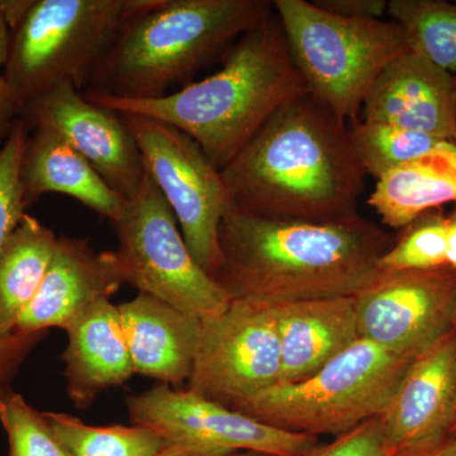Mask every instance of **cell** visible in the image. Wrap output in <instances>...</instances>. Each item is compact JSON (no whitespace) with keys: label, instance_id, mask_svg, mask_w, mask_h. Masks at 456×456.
<instances>
[{"label":"cell","instance_id":"6da1fadb","mask_svg":"<svg viewBox=\"0 0 456 456\" xmlns=\"http://www.w3.org/2000/svg\"><path fill=\"white\" fill-rule=\"evenodd\" d=\"M395 236L362 216L332 221L259 217L227 207L213 279L230 299L279 305L356 297L380 274Z\"/></svg>","mask_w":456,"mask_h":456},{"label":"cell","instance_id":"7a4b0ae2","mask_svg":"<svg viewBox=\"0 0 456 456\" xmlns=\"http://www.w3.org/2000/svg\"><path fill=\"white\" fill-rule=\"evenodd\" d=\"M221 173L231 208L303 221L358 216L367 176L346 121L311 93L273 114Z\"/></svg>","mask_w":456,"mask_h":456},{"label":"cell","instance_id":"3957f363","mask_svg":"<svg viewBox=\"0 0 456 456\" xmlns=\"http://www.w3.org/2000/svg\"><path fill=\"white\" fill-rule=\"evenodd\" d=\"M307 93L272 7L228 47L221 70L200 82L143 101L83 94L117 112L174 126L196 141L222 171L273 114Z\"/></svg>","mask_w":456,"mask_h":456},{"label":"cell","instance_id":"277c9868","mask_svg":"<svg viewBox=\"0 0 456 456\" xmlns=\"http://www.w3.org/2000/svg\"><path fill=\"white\" fill-rule=\"evenodd\" d=\"M269 0H160L132 17L84 94L156 99L191 80L272 9Z\"/></svg>","mask_w":456,"mask_h":456},{"label":"cell","instance_id":"5b68a950","mask_svg":"<svg viewBox=\"0 0 456 456\" xmlns=\"http://www.w3.org/2000/svg\"><path fill=\"white\" fill-rule=\"evenodd\" d=\"M160 0H32L9 29L4 66L18 112L61 83L80 92L132 17Z\"/></svg>","mask_w":456,"mask_h":456},{"label":"cell","instance_id":"8992f818","mask_svg":"<svg viewBox=\"0 0 456 456\" xmlns=\"http://www.w3.org/2000/svg\"><path fill=\"white\" fill-rule=\"evenodd\" d=\"M419 354L359 338L307 379L274 384L232 410L281 430L338 437L382 415Z\"/></svg>","mask_w":456,"mask_h":456},{"label":"cell","instance_id":"52a82bcc","mask_svg":"<svg viewBox=\"0 0 456 456\" xmlns=\"http://www.w3.org/2000/svg\"><path fill=\"white\" fill-rule=\"evenodd\" d=\"M273 8L308 92L344 121H358L377 77L411 50L392 20L336 16L308 0H274Z\"/></svg>","mask_w":456,"mask_h":456},{"label":"cell","instance_id":"ba28073f","mask_svg":"<svg viewBox=\"0 0 456 456\" xmlns=\"http://www.w3.org/2000/svg\"><path fill=\"white\" fill-rule=\"evenodd\" d=\"M112 226L126 284L200 320L226 307L230 299L194 259L173 209L147 171Z\"/></svg>","mask_w":456,"mask_h":456},{"label":"cell","instance_id":"9c48e42d","mask_svg":"<svg viewBox=\"0 0 456 456\" xmlns=\"http://www.w3.org/2000/svg\"><path fill=\"white\" fill-rule=\"evenodd\" d=\"M119 113L136 140L147 174L173 209L189 250L213 278L220 266L218 232L228 207L221 170L196 141L174 126Z\"/></svg>","mask_w":456,"mask_h":456},{"label":"cell","instance_id":"30bf717a","mask_svg":"<svg viewBox=\"0 0 456 456\" xmlns=\"http://www.w3.org/2000/svg\"><path fill=\"white\" fill-rule=\"evenodd\" d=\"M126 404L132 425L150 428L167 446L189 456H227L241 452L307 456L317 446L316 436L273 428L164 383L130 395Z\"/></svg>","mask_w":456,"mask_h":456},{"label":"cell","instance_id":"8fae6325","mask_svg":"<svg viewBox=\"0 0 456 456\" xmlns=\"http://www.w3.org/2000/svg\"><path fill=\"white\" fill-rule=\"evenodd\" d=\"M281 379L274 307L254 299H231L200 320V334L187 391L232 408Z\"/></svg>","mask_w":456,"mask_h":456},{"label":"cell","instance_id":"7c38bea8","mask_svg":"<svg viewBox=\"0 0 456 456\" xmlns=\"http://www.w3.org/2000/svg\"><path fill=\"white\" fill-rule=\"evenodd\" d=\"M354 299L360 338L419 354L456 326V270H380Z\"/></svg>","mask_w":456,"mask_h":456},{"label":"cell","instance_id":"4fadbf2b","mask_svg":"<svg viewBox=\"0 0 456 456\" xmlns=\"http://www.w3.org/2000/svg\"><path fill=\"white\" fill-rule=\"evenodd\" d=\"M20 119L28 131L45 128L61 136L123 200L136 196L146 169L121 113L99 106L70 83H61L26 104Z\"/></svg>","mask_w":456,"mask_h":456},{"label":"cell","instance_id":"5bb4252c","mask_svg":"<svg viewBox=\"0 0 456 456\" xmlns=\"http://www.w3.org/2000/svg\"><path fill=\"white\" fill-rule=\"evenodd\" d=\"M389 456L431 448L456 431V326L422 350L379 416Z\"/></svg>","mask_w":456,"mask_h":456},{"label":"cell","instance_id":"9a60e30c","mask_svg":"<svg viewBox=\"0 0 456 456\" xmlns=\"http://www.w3.org/2000/svg\"><path fill=\"white\" fill-rule=\"evenodd\" d=\"M126 284L114 250L97 251L89 240L60 236L46 275L18 320L16 332L68 331L95 305L110 298Z\"/></svg>","mask_w":456,"mask_h":456},{"label":"cell","instance_id":"2e32d148","mask_svg":"<svg viewBox=\"0 0 456 456\" xmlns=\"http://www.w3.org/2000/svg\"><path fill=\"white\" fill-rule=\"evenodd\" d=\"M362 121L419 132L444 141L456 134L455 77L417 51L393 60L362 104Z\"/></svg>","mask_w":456,"mask_h":456},{"label":"cell","instance_id":"e0dca14e","mask_svg":"<svg viewBox=\"0 0 456 456\" xmlns=\"http://www.w3.org/2000/svg\"><path fill=\"white\" fill-rule=\"evenodd\" d=\"M118 310L136 374L175 388L187 383L200 341V318L145 293Z\"/></svg>","mask_w":456,"mask_h":456},{"label":"cell","instance_id":"ac0fdd59","mask_svg":"<svg viewBox=\"0 0 456 456\" xmlns=\"http://www.w3.org/2000/svg\"><path fill=\"white\" fill-rule=\"evenodd\" d=\"M355 297L279 303L274 307L281 379L297 383L359 340Z\"/></svg>","mask_w":456,"mask_h":456},{"label":"cell","instance_id":"d6986e66","mask_svg":"<svg viewBox=\"0 0 456 456\" xmlns=\"http://www.w3.org/2000/svg\"><path fill=\"white\" fill-rule=\"evenodd\" d=\"M20 182L26 209L45 194L60 193L114 224L127 203L73 146L45 128L29 131L20 158Z\"/></svg>","mask_w":456,"mask_h":456},{"label":"cell","instance_id":"ffe728a7","mask_svg":"<svg viewBox=\"0 0 456 456\" xmlns=\"http://www.w3.org/2000/svg\"><path fill=\"white\" fill-rule=\"evenodd\" d=\"M66 334L68 346L61 355L66 393L77 410L92 406L102 393L136 374L118 305L112 302L95 305Z\"/></svg>","mask_w":456,"mask_h":456},{"label":"cell","instance_id":"44dd1931","mask_svg":"<svg viewBox=\"0 0 456 456\" xmlns=\"http://www.w3.org/2000/svg\"><path fill=\"white\" fill-rule=\"evenodd\" d=\"M368 203L384 224L403 230L417 218L456 204V143L443 141L377 180Z\"/></svg>","mask_w":456,"mask_h":456},{"label":"cell","instance_id":"7402d4cb","mask_svg":"<svg viewBox=\"0 0 456 456\" xmlns=\"http://www.w3.org/2000/svg\"><path fill=\"white\" fill-rule=\"evenodd\" d=\"M56 233L26 213L0 248V338L16 334L18 320L46 275Z\"/></svg>","mask_w":456,"mask_h":456},{"label":"cell","instance_id":"603a6c76","mask_svg":"<svg viewBox=\"0 0 456 456\" xmlns=\"http://www.w3.org/2000/svg\"><path fill=\"white\" fill-rule=\"evenodd\" d=\"M28 134L25 123L18 119L7 142L0 150V248L27 213L20 188V167ZM46 335L47 332H16L9 338H0V386L11 384L29 354Z\"/></svg>","mask_w":456,"mask_h":456},{"label":"cell","instance_id":"cb8c5ba5","mask_svg":"<svg viewBox=\"0 0 456 456\" xmlns=\"http://www.w3.org/2000/svg\"><path fill=\"white\" fill-rule=\"evenodd\" d=\"M388 16L406 35L411 50L456 75V3L389 0Z\"/></svg>","mask_w":456,"mask_h":456},{"label":"cell","instance_id":"d4e9b609","mask_svg":"<svg viewBox=\"0 0 456 456\" xmlns=\"http://www.w3.org/2000/svg\"><path fill=\"white\" fill-rule=\"evenodd\" d=\"M44 415L70 456H156L167 446L143 426H92L68 413Z\"/></svg>","mask_w":456,"mask_h":456},{"label":"cell","instance_id":"484cf974","mask_svg":"<svg viewBox=\"0 0 456 456\" xmlns=\"http://www.w3.org/2000/svg\"><path fill=\"white\" fill-rule=\"evenodd\" d=\"M350 134L362 169L377 180L426 154L444 141L419 132L362 119L351 123Z\"/></svg>","mask_w":456,"mask_h":456},{"label":"cell","instance_id":"4316f807","mask_svg":"<svg viewBox=\"0 0 456 456\" xmlns=\"http://www.w3.org/2000/svg\"><path fill=\"white\" fill-rule=\"evenodd\" d=\"M0 424L8 437L7 456H70L44 412L11 384L0 386Z\"/></svg>","mask_w":456,"mask_h":456},{"label":"cell","instance_id":"83f0119b","mask_svg":"<svg viewBox=\"0 0 456 456\" xmlns=\"http://www.w3.org/2000/svg\"><path fill=\"white\" fill-rule=\"evenodd\" d=\"M446 221L443 208L425 213L403 228V233L379 260L382 272L425 270L446 266Z\"/></svg>","mask_w":456,"mask_h":456},{"label":"cell","instance_id":"f1b7e54d","mask_svg":"<svg viewBox=\"0 0 456 456\" xmlns=\"http://www.w3.org/2000/svg\"><path fill=\"white\" fill-rule=\"evenodd\" d=\"M307 456H389L379 417L336 437L331 444L317 445Z\"/></svg>","mask_w":456,"mask_h":456},{"label":"cell","instance_id":"f546056e","mask_svg":"<svg viewBox=\"0 0 456 456\" xmlns=\"http://www.w3.org/2000/svg\"><path fill=\"white\" fill-rule=\"evenodd\" d=\"M9 29L0 17V150L7 142L14 126L20 119L16 98L4 77L8 55Z\"/></svg>","mask_w":456,"mask_h":456},{"label":"cell","instance_id":"4dcf8cb0","mask_svg":"<svg viewBox=\"0 0 456 456\" xmlns=\"http://www.w3.org/2000/svg\"><path fill=\"white\" fill-rule=\"evenodd\" d=\"M327 13L354 20H382L388 14V0H314Z\"/></svg>","mask_w":456,"mask_h":456},{"label":"cell","instance_id":"1f68e13d","mask_svg":"<svg viewBox=\"0 0 456 456\" xmlns=\"http://www.w3.org/2000/svg\"><path fill=\"white\" fill-rule=\"evenodd\" d=\"M31 3L32 0H0V17L8 29L13 28L22 20Z\"/></svg>","mask_w":456,"mask_h":456},{"label":"cell","instance_id":"d6a6232c","mask_svg":"<svg viewBox=\"0 0 456 456\" xmlns=\"http://www.w3.org/2000/svg\"><path fill=\"white\" fill-rule=\"evenodd\" d=\"M446 265L456 270V207L446 221Z\"/></svg>","mask_w":456,"mask_h":456},{"label":"cell","instance_id":"836d02e7","mask_svg":"<svg viewBox=\"0 0 456 456\" xmlns=\"http://www.w3.org/2000/svg\"><path fill=\"white\" fill-rule=\"evenodd\" d=\"M395 456H456V432L450 435L448 439L441 441L431 448L421 450V452H411V454Z\"/></svg>","mask_w":456,"mask_h":456},{"label":"cell","instance_id":"e575fe53","mask_svg":"<svg viewBox=\"0 0 456 456\" xmlns=\"http://www.w3.org/2000/svg\"><path fill=\"white\" fill-rule=\"evenodd\" d=\"M156 456H189L187 454H184V452H179V450H175L173 448H170V446H167L163 450V452H159Z\"/></svg>","mask_w":456,"mask_h":456},{"label":"cell","instance_id":"d590c367","mask_svg":"<svg viewBox=\"0 0 456 456\" xmlns=\"http://www.w3.org/2000/svg\"><path fill=\"white\" fill-rule=\"evenodd\" d=\"M227 456H274L269 454H263V452H236V454H231Z\"/></svg>","mask_w":456,"mask_h":456},{"label":"cell","instance_id":"8d00e7d4","mask_svg":"<svg viewBox=\"0 0 456 456\" xmlns=\"http://www.w3.org/2000/svg\"><path fill=\"white\" fill-rule=\"evenodd\" d=\"M455 94H456V75H455Z\"/></svg>","mask_w":456,"mask_h":456},{"label":"cell","instance_id":"74e56055","mask_svg":"<svg viewBox=\"0 0 456 456\" xmlns=\"http://www.w3.org/2000/svg\"><path fill=\"white\" fill-rule=\"evenodd\" d=\"M452 142H455V143H456V134H455V139H454V141H452Z\"/></svg>","mask_w":456,"mask_h":456},{"label":"cell","instance_id":"f35d334b","mask_svg":"<svg viewBox=\"0 0 456 456\" xmlns=\"http://www.w3.org/2000/svg\"><path fill=\"white\" fill-rule=\"evenodd\" d=\"M456 432V431H455Z\"/></svg>","mask_w":456,"mask_h":456}]
</instances>
